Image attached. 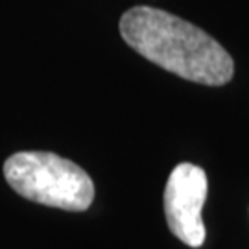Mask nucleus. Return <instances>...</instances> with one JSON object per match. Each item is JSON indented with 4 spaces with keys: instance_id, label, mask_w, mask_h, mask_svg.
Wrapping results in <instances>:
<instances>
[{
    "instance_id": "obj_1",
    "label": "nucleus",
    "mask_w": 249,
    "mask_h": 249,
    "mask_svg": "<svg viewBox=\"0 0 249 249\" xmlns=\"http://www.w3.org/2000/svg\"><path fill=\"white\" fill-rule=\"evenodd\" d=\"M120 36L144 59L179 78L209 87L232 80L234 61L205 30L151 6H135L120 17Z\"/></svg>"
},
{
    "instance_id": "obj_2",
    "label": "nucleus",
    "mask_w": 249,
    "mask_h": 249,
    "mask_svg": "<svg viewBox=\"0 0 249 249\" xmlns=\"http://www.w3.org/2000/svg\"><path fill=\"white\" fill-rule=\"evenodd\" d=\"M4 178L22 197L61 211H87L94 199L89 174L52 151L13 153L4 162Z\"/></svg>"
},
{
    "instance_id": "obj_3",
    "label": "nucleus",
    "mask_w": 249,
    "mask_h": 249,
    "mask_svg": "<svg viewBox=\"0 0 249 249\" xmlns=\"http://www.w3.org/2000/svg\"><path fill=\"white\" fill-rule=\"evenodd\" d=\"M207 174L192 162H181L172 170L164 188V214L174 236L190 248H201L205 225L201 220L207 197Z\"/></svg>"
}]
</instances>
